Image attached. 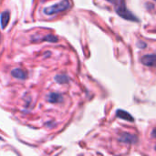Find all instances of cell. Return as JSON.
<instances>
[{
    "label": "cell",
    "instance_id": "7c38bea8",
    "mask_svg": "<svg viewBox=\"0 0 156 156\" xmlns=\"http://www.w3.org/2000/svg\"><path fill=\"white\" fill-rule=\"evenodd\" d=\"M155 150H156V146H155Z\"/></svg>",
    "mask_w": 156,
    "mask_h": 156
},
{
    "label": "cell",
    "instance_id": "52a82bcc",
    "mask_svg": "<svg viewBox=\"0 0 156 156\" xmlns=\"http://www.w3.org/2000/svg\"><path fill=\"white\" fill-rule=\"evenodd\" d=\"M48 101L51 103H58L63 101V97L58 93H51L48 95Z\"/></svg>",
    "mask_w": 156,
    "mask_h": 156
},
{
    "label": "cell",
    "instance_id": "7a4b0ae2",
    "mask_svg": "<svg viewBox=\"0 0 156 156\" xmlns=\"http://www.w3.org/2000/svg\"><path fill=\"white\" fill-rule=\"evenodd\" d=\"M117 13L121 16H122L123 18H125V19H128V20H132V21H137L138 19L136 18V16L133 14V13H131L127 8H126V6H125V5L122 3V5H120L118 7H117Z\"/></svg>",
    "mask_w": 156,
    "mask_h": 156
},
{
    "label": "cell",
    "instance_id": "30bf717a",
    "mask_svg": "<svg viewBox=\"0 0 156 156\" xmlns=\"http://www.w3.org/2000/svg\"><path fill=\"white\" fill-rule=\"evenodd\" d=\"M43 40L49 41V42H57L58 39V37H57L56 36H54V35H48V36H46V37H44Z\"/></svg>",
    "mask_w": 156,
    "mask_h": 156
},
{
    "label": "cell",
    "instance_id": "6da1fadb",
    "mask_svg": "<svg viewBox=\"0 0 156 156\" xmlns=\"http://www.w3.org/2000/svg\"><path fill=\"white\" fill-rule=\"evenodd\" d=\"M70 7V2L69 0H62L61 2L55 4L51 6L46 7L44 9V13L46 15H55L63 11H66L67 9H69Z\"/></svg>",
    "mask_w": 156,
    "mask_h": 156
},
{
    "label": "cell",
    "instance_id": "3957f363",
    "mask_svg": "<svg viewBox=\"0 0 156 156\" xmlns=\"http://www.w3.org/2000/svg\"><path fill=\"white\" fill-rule=\"evenodd\" d=\"M142 62L144 65L148 67H154L156 68V54L152 55H145L142 58Z\"/></svg>",
    "mask_w": 156,
    "mask_h": 156
},
{
    "label": "cell",
    "instance_id": "9c48e42d",
    "mask_svg": "<svg viewBox=\"0 0 156 156\" xmlns=\"http://www.w3.org/2000/svg\"><path fill=\"white\" fill-rule=\"evenodd\" d=\"M55 80L60 84H64V83H67L69 81V78L66 75H58V76H56Z\"/></svg>",
    "mask_w": 156,
    "mask_h": 156
},
{
    "label": "cell",
    "instance_id": "8992f818",
    "mask_svg": "<svg viewBox=\"0 0 156 156\" xmlns=\"http://www.w3.org/2000/svg\"><path fill=\"white\" fill-rule=\"evenodd\" d=\"M10 19V13L8 11H5L1 14L0 16V22H1V27L2 28H5V27L7 26L8 22Z\"/></svg>",
    "mask_w": 156,
    "mask_h": 156
},
{
    "label": "cell",
    "instance_id": "277c9868",
    "mask_svg": "<svg viewBox=\"0 0 156 156\" xmlns=\"http://www.w3.org/2000/svg\"><path fill=\"white\" fill-rule=\"evenodd\" d=\"M119 141L125 144H135L137 141V137L131 133H122L119 137Z\"/></svg>",
    "mask_w": 156,
    "mask_h": 156
},
{
    "label": "cell",
    "instance_id": "5b68a950",
    "mask_svg": "<svg viewBox=\"0 0 156 156\" xmlns=\"http://www.w3.org/2000/svg\"><path fill=\"white\" fill-rule=\"evenodd\" d=\"M11 74L13 77L19 79V80H25L27 78V73L25 69H15L11 71Z\"/></svg>",
    "mask_w": 156,
    "mask_h": 156
},
{
    "label": "cell",
    "instance_id": "4fadbf2b",
    "mask_svg": "<svg viewBox=\"0 0 156 156\" xmlns=\"http://www.w3.org/2000/svg\"><path fill=\"white\" fill-rule=\"evenodd\" d=\"M155 1H156V0H155Z\"/></svg>",
    "mask_w": 156,
    "mask_h": 156
},
{
    "label": "cell",
    "instance_id": "ba28073f",
    "mask_svg": "<svg viewBox=\"0 0 156 156\" xmlns=\"http://www.w3.org/2000/svg\"><path fill=\"white\" fill-rule=\"evenodd\" d=\"M117 116H118L119 118H121V119L124 120V121L133 122V116H132L130 113L126 112L125 111H122V110H119V111H117Z\"/></svg>",
    "mask_w": 156,
    "mask_h": 156
},
{
    "label": "cell",
    "instance_id": "8fae6325",
    "mask_svg": "<svg viewBox=\"0 0 156 156\" xmlns=\"http://www.w3.org/2000/svg\"><path fill=\"white\" fill-rule=\"evenodd\" d=\"M152 135H153V137L156 138V129H154V130L153 131V133H152Z\"/></svg>",
    "mask_w": 156,
    "mask_h": 156
}]
</instances>
